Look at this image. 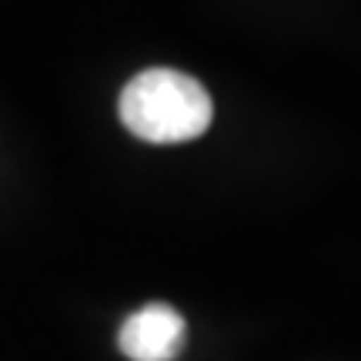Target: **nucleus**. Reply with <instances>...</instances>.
<instances>
[{"instance_id": "nucleus-2", "label": "nucleus", "mask_w": 361, "mask_h": 361, "mask_svg": "<svg viewBox=\"0 0 361 361\" xmlns=\"http://www.w3.org/2000/svg\"><path fill=\"white\" fill-rule=\"evenodd\" d=\"M188 324L171 305H144L121 324L117 348L130 361H174L184 351Z\"/></svg>"}, {"instance_id": "nucleus-1", "label": "nucleus", "mask_w": 361, "mask_h": 361, "mask_svg": "<svg viewBox=\"0 0 361 361\" xmlns=\"http://www.w3.org/2000/svg\"><path fill=\"white\" fill-rule=\"evenodd\" d=\"M121 124L147 144H184L211 128L214 104L201 80L171 67H147L121 90Z\"/></svg>"}]
</instances>
